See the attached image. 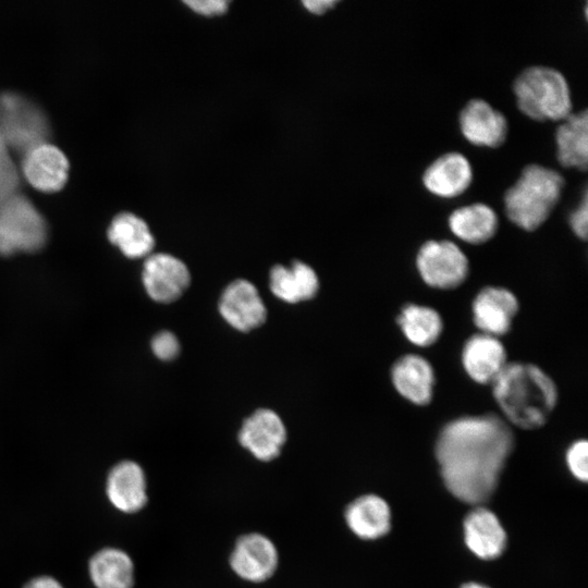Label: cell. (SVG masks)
<instances>
[{
	"instance_id": "6da1fadb",
	"label": "cell",
	"mask_w": 588,
	"mask_h": 588,
	"mask_svg": "<svg viewBox=\"0 0 588 588\" xmlns=\"http://www.w3.org/2000/svg\"><path fill=\"white\" fill-rule=\"evenodd\" d=\"M513 432L493 414L464 416L442 427L434 454L445 488L473 505L488 501L513 450Z\"/></svg>"
},
{
	"instance_id": "7a4b0ae2",
	"label": "cell",
	"mask_w": 588,
	"mask_h": 588,
	"mask_svg": "<svg viewBox=\"0 0 588 588\" xmlns=\"http://www.w3.org/2000/svg\"><path fill=\"white\" fill-rule=\"evenodd\" d=\"M491 384L506 419L523 429L544 425L558 402L554 381L534 364L507 363Z\"/></svg>"
},
{
	"instance_id": "3957f363",
	"label": "cell",
	"mask_w": 588,
	"mask_h": 588,
	"mask_svg": "<svg viewBox=\"0 0 588 588\" xmlns=\"http://www.w3.org/2000/svg\"><path fill=\"white\" fill-rule=\"evenodd\" d=\"M564 179L554 169L528 164L504 194L506 217L525 231H535L559 203Z\"/></svg>"
},
{
	"instance_id": "277c9868",
	"label": "cell",
	"mask_w": 588,
	"mask_h": 588,
	"mask_svg": "<svg viewBox=\"0 0 588 588\" xmlns=\"http://www.w3.org/2000/svg\"><path fill=\"white\" fill-rule=\"evenodd\" d=\"M518 109L537 121H562L572 113V95L565 76L547 65L523 70L513 83Z\"/></svg>"
},
{
	"instance_id": "5b68a950",
	"label": "cell",
	"mask_w": 588,
	"mask_h": 588,
	"mask_svg": "<svg viewBox=\"0 0 588 588\" xmlns=\"http://www.w3.org/2000/svg\"><path fill=\"white\" fill-rule=\"evenodd\" d=\"M416 268L426 284L440 290L460 286L469 271L464 252L448 240L422 243L416 255Z\"/></svg>"
},
{
	"instance_id": "8992f818",
	"label": "cell",
	"mask_w": 588,
	"mask_h": 588,
	"mask_svg": "<svg viewBox=\"0 0 588 588\" xmlns=\"http://www.w3.org/2000/svg\"><path fill=\"white\" fill-rule=\"evenodd\" d=\"M46 237L45 223L26 199L13 197L0 203V254L35 250Z\"/></svg>"
},
{
	"instance_id": "52a82bcc",
	"label": "cell",
	"mask_w": 588,
	"mask_h": 588,
	"mask_svg": "<svg viewBox=\"0 0 588 588\" xmlns=\"http://www.w3.org/2000/svg\"><path fill=\"white\" fill-rule=\"evenodd\" d=\"M230 567L241 579L259 584L273 576L279 553L270 538L260 532L241 536L230 554Z\"/></svg>"
},
{
	"instance_id": "ba28073f",
	"label": "cell",
	"mask_w": 588,
	"mask_h": 588,
	"mask_svg": "<svg viewBox=\"0 0 588 588\" xmlns=\"http://www.w3.org/2000/svg\"><path fill=\"white\" fill-rule=\"evenodd\" d=\"M143 283L154 301L172 303L189 286L191 274L179 258L166 253L151 254L144 264Z\"/></svg>"
},
{
	"instance_id": "9c48e42d",
	"label": "cell",
	"mask_w": 588,
	"mask_h": 588,
	"mask_svg": "<svg viewBox=\"0 0 588 588\" xmlns=\"http://www.w3.org/2000/svg\"><path fill=\"white\" fill-rule=\"evenodd\" d=\"M238 441L256 460L270 462L280 455L286 429L275 412L259 408L243 421Z\"/></svg>"
},
{
	"instance_id": "30bf717a",
	"label": "cell",
	"mask_w": 588,
	"mask_h": 588,
	"mask_svg": "<svg viewBox=\"0 0 588 588\" xmlns=\"http://www.w3.org/2000/svg\"><path fill=\"white\" fill-rule=\"evenodd\" d=\"M219 311L230 326L243 332L260 327L267 318V309L257 287L244 279H236L224 289Z\"/></svg>"
},
{
	"instance_id": "8fae6325",
	"label": "cell",
	"mask_w": 588,
	"mask_h": 588,
	"mask_svg": "<svg viewBox=\"0 0 588 588\" xmlns=\"http://www.w3.org/2000/svg\"><path fill=\"white\" fill-rule=\"evenodd\" d=\"M458 125L469 143L489 148L503 144L509 131L505 115L481 98L470 99L463 107Z\"/></svg>"
},
{
	"instance_id": "7c38bea8",
	"label": "cell",
	"mask_w": 588,
	"mask_h": 588,
	"mask_svg": "<svg viewBox=\"0 0 588 588\" xmlns=\"http://www.w3.org/2000/svg\"><path fill=\"white\" fill-rule=\"evenodd\" d=\"M518 311V301L507 289L486 286L471 304L473 320L481 333L501 336L507 333Z\"/></svg>"
},
{
	"instance_id": "4fadbf2b",
	"label": "cell",
	"mask_w": 588,
	"mask_h": 588,
	"mask_svg": "<svg viewBox=\"0 0 588 588\" xmlns=\"http://www.w3.org/2000/svg\"><path fill=\"white\" fill-rule=\"evenodd\" d=\"M464 541L468 550L479 559L494 560L506 548L507 537L498 516L483 506H476L463 522Z\"/></svg>"
},
{
	"instance_id": "5bb4252c",
	"label": "cell",
	"mask_w": 588,
	"mask_h": 588,
	"mask_svg": "<svg viewBox=\"0 0 588 588\" xmlns=\"http://www.w3.org/2000/svg\"><path fill=\"white\" fill-rule=\"evenodd\" d=\"M461 358L467 376L480 384L492 383L507 364L499 338L481 332L466 340Z\"/></svg>"
},
{
	"instance_id": "9a60e30c",
	"label": "cell",
	"mask_w": 588,
	"mask_h": 588,
	"mask_svg": "<svg viewBox=\"0 0 588 588\" xmlns=\"http://www.w3.org/2000/svg\"><path fill=\"white\" fill-rule=\"evenodd\" d=\"M471 181V164L467 157L457 151L439 156L422 173L426 189L442 198L460 196L469 187Z\"/></svg>"
},
{
	"instance_id": "2e32d148",
	"label": "cell",
	"mask_w": 588,
	"mask_h": 588,
	"mask_svg": "<svg viewBox=\"0 0 588 588\" xmlns=\"http://www.w3.org/2000/svg\"><path fill=\"white\" fill-rule=\"evenodd\" d=\"M106 492L119 511L133 514L147 503V482L143 468L133 461H122L109 471Z\"/></svg>"
},
{
	"instance_id": "e0dca14e",
	"label": "cell",
	"mask_w": 588,
	"mask_h": 588,
	"mask_svg": "<svg viewBox=\"0 0 588 588\" xmlns=\"http://www.w3.org/2000/svg\"><path fill=\"white\" fill-rule=\"evenodd\" d=\"M391 380L399 394L411 403L424 406L431 402L434 372L422 356L407 354L400 357L392 366Z\"/></svg>"
},
{
	"instance_id": "ac0fdd59",
	"label": "cell",
	"mask_w": 588,
	"mask_h": 588,
	"mask_svg": "<svg viewBox=\"0 0 588 588\" xmlns=\"http://www.w3.org/2000/svg\"><path fill=\"white\" fill-rule=\"evenodd\" d=\"M344 519L350 530L359 539L376 540L390 531L391 510L381 497L364 494L346 506Z\"/></svg>"
},
{
	"instance_id": "d6986e66",
	"label": "cell",
	"mask_w": 588,
	"mask_h": 588,
	"mask_svg": "<svg viewBox=\"0 0 588 588\" xmlns=\"http://www.w3.org/2000/svg\"><path fill=\"white\" fill-rule=\"evenodd\" d=\"M69 162L54 145L40 143L26 154L23 170L28 181L44 191L59 189L68 176Z\"/></svg>"
},
{
	"instance_id": "ffe728a7",
	"label": "cell",
	"mask_w": 588,
	"mask_h": 588,
	"mask_svg": "<svg viewBox=\"0 0 588 588\" xmlns=\"http://www.w3.org/2000/svg\"><path fill=\"white\" fill-rule=\"evenodd\" d=\"M556 158L571 169L585 171L588 163V113L572 112L555 131Z\"/></svg>"
},
{
	"instance_id": "44dd1931",
	"label": "cell",
	"mask_w": 588,
	"mask_h": 588,
	"mask_svg": "<svg viewBox=\"0 0 588 588\" xmlns=\"http://www.w3.org/2000/svg\"><path fill=\"white\" fill-rule=\"evenodd\" d=\"M269 286L278 298L295 304L315 297L319 290V280L310 266L295 260L289 267H272Z\"/></svg>"
},
{
	"instance_id": "7402d4cb",
	"label": "cell",
	"mask_w": 588,
	"mask_h": 588,
	"mask_svg": "<svg viewBox=\"0 0 588 588\" xmlns=\"http://www.w3.org/2000/svg\"><path fill=\"white\" fill-rule=\"evenodd\" d=\"M451 232L463 242L477 245L493 237L499 226L498 215L485 203H474L453 210L448 219Z\"/></svg>"
},
{
	"instance_id": "603a6c76",
	"label": "cell",
	"mask_w": 588,
	"mask_h": 588,
	"mask_svg": "<svg viewBox=\"0 0 588 588\" xmlns=\"http://www.w3.org/2000/svg\"><path fill=\"white\" fill-rule=\"evenodd\" d=\"M96 588H132L134 563L121 549L105 548L95 553L88 565Z\"/></svg>"
},
{
	"instance_id": "cb8c5ba5",
	"label": "cell",
	"mask_w": 588,
	"mask_h": 588,
	"mask_svg": "<svg viewBox=\"0 0 588 588\" xmlns=\"http://www.w3.org/2000/svg\"><path fill=\"white\" fill-rule=\"evenodd\" d=\"M108 237L130 258L149 256L155 245L147 223L131 212H121L113 218Z\"/></svg>"
},
{
	"instance_id": "d4e9b609",
	"label": "cell",
	"mask_w": 588,
	"mask_h": 588,
	"mask_svg": "<svg viewBox=\"0 0 588 588\" xmlns=\"http://www.w3.org/2000/svg\"><path fill=\"white\" fill-rule=\"evenodd\" d=\"M396 322L404 336L412 344L420 347L436 343L443 330L440 314L431 307L418 304L403 306Z\"/></svg>"
},
{
	"instance_id": "484cf974",
	"label": "cell",
	"mask_w": 588,
	"mask_h": 588,
	"mask_svg": "<svg viewBox=\"0 0 588 588\" xmlns=\"http://www.w3.org/2000/svg\"><path fill=\"white\" fill-rule=\"evenodd\" d=\"M568 470L579 481L588 479V443L584 439L574 441L565 454Z\"/></svg>"
},
{
	"instance_id": "4316f807",
	"label": "cell",
	"mask_w": 588,
	"mask_h": 588,
	"mask_svg": "<svg viewBox=\"0 0 588 588\" xmlns=\"http://www.w3.org/2000/svg\"><path fill=\"white\" fill-rule=\"evenodd\" d=\"M154 354L162 360H171L180 353V343L170 331H160L151 341Z\"/></svg>"
},
{
	"instance_id": "83f0119b",
	"label": "cell",
	"mask_w": 588,
	"mask_h": 588,
	"mask_svg": "<svg viewBox=\"0 0 588 588\" xmlns=\"http://www.w3.org/2000/svg\"><path fill=\"white\" fill-rule=\"evenodd\" d=\"M568 223L573 233L581 238H587V229H588V197L587 189H584L580 201L569 213Z\"/></svg>"
},
{
	"instance_id": "f1b7e54d",
	"label": "cell",
	"mask_w": 588,
	"mask_h": 588,
	"mask_svg": "<svg viewBox=\"0 0 588 588\" xmlns=\"http://www.w3.org/2000/svg\"><path fill=\"white\" fill-rule=\"evenodd\" d=\"M192 11L203 16H219L224 14L230 2L226 0H186L183 1Z\"/></svg>"
},
{
	"instance_id": "f546056e",
	"label": "cell",
	"mask_w": 588,
	"mask_h": 588,
	"mask_svg": "<svg viewBox=\"0 0 588 588\" xmlns=\"http://www.w3.org/2000/svg\"><path fill=\"white\" fill-rule=\"evenodd\" d=\"M334 0H305L303 5L315 15H322L336 5Z\"/></svg>"
},
{
	"instance_id": "4dcf8cb0",
	"label": "cell",
	"mask_w": 588,
	"mask_h": 588,
	"mask_svg": "<svg viewBox=\"0 0 588 588\" xmlns=\"http://www.w3.org/2000/svg\"><path fill=\"white\" fill-rule=\"evenodd\" d=\"M4 149L0 140V186H5V184H11L13 180V174L11 166L8 163L5 158Z\"/></svg>"
},
{
	"instance_id": "1f68e13d",
	"label": "cell",
	"mask_w": 588,
	"mask_h": 588,
	"mask_svg": "<svg viewBox=\"0 0 588 588\" xmlns=\"http://www.w3.org/2000/svg\"><path fill=\"white\" fill-rule=\"evenodd\" d=\"M24 588H63L62 585L50 576H38L29 580Z\"/></svg>"
},
{
	"instance_id": "d6a6232c",
	"label": "cell",
	"mask_w": 588,
	"mask_h": 588,
	"mask_svg": "<svg viewBox=\"0 0 588 588\" xmlns=\"http://www.w3.org/2000/svg\"><path fill=\"white\" fill-rule=\"evenodd\" d=\"M460 588H490V587L480 583L470 581V583L463 584Z\"/></svg>"
}]
</instances>
